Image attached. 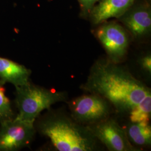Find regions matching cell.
<instances>
[{"label":"cell","instance_id":"6da1fadb","mask_svg":"<svg viewBox=\"0 0 151 151\" xmlns=\"http://www.w3.org/2000/svg\"><path fill=\"white\" fill-rule=\"evenodd\" d=\"M82 88L104 97L118 113L128 115L151 94V89L127 68L108 58L97 60L93 65Z\"/></svg>","mask_w":151,"mask_h":151},{"label":"cell","instance_id":"7a4b0ae2","mask_svg":"<svg viewBox=\"0 0 151 151\" xmlns=\"http://www.w3.org/2000/svg\"><path fill=\"white\" fill-rule=\"evenodd\" d=\"M37 132L47 137L59 151H95L100 142L86 125L70 115L50 109L34 122Z\"/></svg>","mask_w":151,"mask_h":151},{"label":"cell","instance_id":"3957f363","mask_svg":"<svg viewBox=\"0 0 151 151\" xmlns=\"http://www.w3.org/2000/svg\"><path fill=\"white\" fill-rule=\"evenodd\" d=\"M67 99L65 92L46 88L30 81L25 85L15 87L14 102L18 111L15 117L34 123L43 111L50 109L56 103L65 101Z\"/></svg>","mask_w":151,"mask_h":151},{"label":"cell","instance_id":"277c9868","mask_svg":"<svg viewBox=\"0 0 151 151\" xmlns=\"http://www.w3.org/2000/svg\"><path fill=\"white\" fill-rule=\"evenodd\" d=\"M70 116L80 124L88 125L110 116L111 105L104 97L90 93L76 97L68 103Z\"/></svg>","mask_w":151,"mask_h":151},{"label":"cell","instance_id":"5b68a950","mask_svg":"<svg viewBox=\"0 0 151 151\" xmlns=\"http://www.w3.org/2000/svg\"><path fill=\"white\" fill-rule=\"evenodd\" d=\"M36 133L34 123L16 117L0 122V151H20L28 147Z\"/></svg>","mask_w":151,"mask_h":151},{"label":"cell","instance_id":"8992f818","mask_svg":"<svg viewBox=\"0 0 151 151\" xmlns=\"http://www.w3.org/2000/svg\"><path fill=\"white\" fill-rule=\"evenodd\" d=\"M95 30V36L103 45L108 59L115 63L124 60L129 44L127 30L116 22H104Z\"/></svg>","mask_w":151,"mask_h":151},{"label":"cell","instance_id":"52a82bcc","mask_svg":"<svg viewBox=\"0 0 151 151\" xmlns=\"http://www.w3.org/2000/svg\"><path fill=\"white\" fill-rule=\"evenodd\" d=\"M87 127L109 151H140L131 144L126 130L110 116Z\"/></svg>","mask_w":151,"mask_h":151},{"label":"cell","instance_id":"ba28073f","mask_svg":"<svg viewBox=\"0 0 151 151\" xmlns=\"http://www.w3.org/2000/svg\"><path fill=\"white\" fill-rule=\"evenodd\" d=\"M118 19L133 38L136 39L145 38L151 32V5L145 1L138 4L134 2Z\"/></svg>","mask_w":151,"mask_h":151},{"label":"cell","instance_id":"9c48e42d","mask_svg":"<svg viewBox=\"0 0 151 151\" xmlns=\"http://www.w3.org/2000/svg\"><path fill=\"white\" fill-rule=\"evenodd\" d=\"M135 2V0H100L93 8L88 18L99 25L111 18L118 19Z\"/></svg>","mask_w":151,"mask_h":151},{"label":"cell","instance_id":"30bf717a","mask_svg":"<svg viewBox=\"0 0 151 151\" xmlns=\"http://www.w3.org/2000/svg\"><path fill=\"white\" fill-rule=\"evenodd\" d=\"M31 74L32 70L25 65L0 57V82L3 85L10 83L15 87L25 85Z\"/></svg>","mask_w":151,"mask_h":151},{"label":"cell","instance_id":"8fae6325","mask_svg":"<svg viewBox=\"0 0 151 151\" xmlns=\"http://www.w3.org/2000/svg\"><path fill=\"white\" fill-rule=\"evenodd\" d=\"M126 132L130 141L134 144L142 146L151 145V127L149 122H131Z\"/></svg>","mask_w":151,"mask_h":151},{"label":"cell","instance_id":"7c38bea8","mask_svg":"<svg viewBox=\"0 0 151 151\" xmlns=\"http://www.w3.org/2000/svg\"><path fill=\"white\" fill-rule=\"evenodd\" d=\"M151 94L147 95L129 114L131 122H149L151 118Z\"/></svg>","mask_w":151,"mask_h":151},{"label":"cell","instance_id":"4fadbf2b","mask_svg":"<svg viewBox=\"0 0 151 151\" xmlns=\"http://www.w3.org/2000/svg\"><path fill=\"white\" fill-rule=\"evenodd\" d=\"M4 85L0 82V122L15 117L10 99L5 93Z\"/></svg>","mask_w":151,"mask_h":151},{"label":"cell","instance_id":"5bb4252c","mask_svg":"<svg viewBox=\"0 0 151 151\" xmlns=\"http://www.w3.org/2000/svg\"><path fill=\"white\" fill-rule=\"evenodd\" d=\"M81 10V16L83 18H88L93 8L100 0H77Z\"/></svg>","mask_w":151,"mask_h":151},{"label":"cell","instance_id":"9a60e30c","mask_svg":"<svg viewBox=\"0 0 151 151\" xmlns=\"http://www.w3.org/2000/svg\"><path fill=\"white\" fill-rule=\"evenodd\" d=\"M140 64L142 68L147 72L151 73V55L148 54L141 58Z\"/></svg>","mask_w":151,"mask_h":151},{"label":"cell","instance_id":"2e32d148","mask_svg":"<svg viewBox=\"0 0 151 151\" xmlns=\"http://www.w3.org/2000/svg\"><path fill=\"white\" fill-rule=\"evenodd\" d=\"M146 3H147L149 5H151V0H144Z\"/></svg>","mask_w":151,"mask_h":151}]
</instances>
